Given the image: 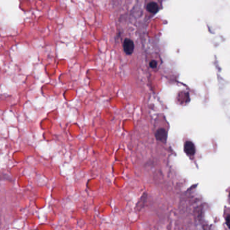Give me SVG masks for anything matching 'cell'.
Masks as SVG:
<instances>
[{
    "mask_svg": "<svg viewBox=\"0 0 230 230\" xmlns=\"http://www.w3.org/2000/svg\"><path fill=\"white\" fill-rule=\"evenodd\" d=\"M150 66L151 67V68H155L157 67V62H156L155 61H152L150 62Z\"/></svg>",
    "mask_w": 230,
    "mask_h": 230,
    "instance_id": "5b68a950",
    "label": "cell"
},
{
    "mask_svg": "<svg viewBox=\"0 0 230 230\" xmlns=\"http://www.w3.org/2000/svg\"><path fill=\"white\" fill-rule=\"evenodd\" d=\"M185 153L188 155H193L195 153V147L190 141H188L184 144Z\"/></svg>",
    "mask_w": 230,
    "mask_h": 230,
    "instance_id": "3957f363",
    "label": "cell"
},
{
    "mask_svg": "<svg viewBox=\"0 0 230 230\" xmlns=\"http://www.w3.org/2000/svg\"><path fill=\"white\" fill-rule=\"evenodd\" d=\"M123 47L125 53L127 55H131L134 49V45L132 40L129 39H125L124 44H123Z\"/></svg>",
    "mask_w": 230,
    "mask_h": 230,
    "instance_id": "6da1fadb",
    "label": "cell"
},
{
    "mask_svg": "<svg viewBox=\"0 0 230 230\" xmlns=\"http://www.w3.org/2000/svg\"><path fill=\"white\" fill-rule=\"evenodd\" d=\"M226 224H227L228 228L230 229V216H228L226 218Z\"/></svg>",
    "mask_w": 230,
    "mask_h": 230,
    "instance_id": "8992f818",
    "label": "cell"
},
{
    "mask_svg": "<svg viewBox=\"0 0 230 230\" xmlns=\"http://www.w3.org/2000/svg\"><path fill=\"white\" fill-rule=\"evenodd\" d=\"M155 137L157 140L161 141V142L164 143L167 140V137H168V134L165 130L161 128L157 130L155 133Z\"/></svg>",
    "mask_w": 230,
    "mask_h": 230,
    "instance_id": "7a4b0ae2",
    "label": "cell"
},
{
    "mask_svg": "<svg viewBox=\"0 0 230 230\" xmlns=\"http://www.w3.org/2000/svg\"><path fill=\"white\" fill-rule=\"evenodd\" d=\"M147 9L149 12L155 14L159 10V6L156 3L151 2L147 5Z\"/></svg>",
    "mask_w": 230,
    "mask_h": 230,
    "instance_id": "277c9868",
    "label": "cell"
}]
</instances>
